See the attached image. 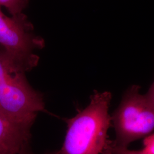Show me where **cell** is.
Here are the masks:
<instances>
[{
  "instance_id": "5b68a950",
  "label": "cell",
  "mask_w": 154,
  "mask_h": 154,
  "mask_svg": "<svg viewBox=\"0 0 154 154\" xmlns=\"http://www.w3.org/2000/svg\"><path fill=\"white\" fill-rule=\"evenodd\" d=\"M31 127L0 116V154H19L29 149Z\"/></svg>"
},
{
  "instance_id": "52a82bcc",
  "label": "cell",
  "mask_w": 154,
  "mask_h": 154,
  "mask_svg": "<svg viewBox=\"0 0 154 154\" xmlns=\"http://www.w3.org/2000/svg\"><path fill=\"white\" fill-rule=\"evenodd\" d=\"M102 154H151L145 151L142 150H131L128 148L115 147L107 144Z\"/></svg>"
},
{
  "instance_id": "3957f363",
  "label": "cell",
  "mask_w": 154,
  "mask_h": 154,
  "mask_svg": "<svg viewBox=\"0 0 154 154\" xmlns=\"http://www.w3.org/2000/svg\"><path fill=\"white\" fill-rule=\"evenodd\" d=\"M111 125L116 138L108 144L115 147L128 148L130 143L146 138L154 130V105L140 87L134 85L124 93L112 116Z\"/></svg>"
},
{
  "instance_id": "8992f818",
  "label": "cell",
  "mask_w": 154,
  "mask_h": 154,
  "mask_svg": "<svg viewBox=\"0 0 154 154\" xmlns=\"http://www.w3.org/2000/svg\"><path fill=\"white\" fill-rule=\"evenodd\" d=\"M29 0H0V6L4 7L11 14L16 16L22 13L27 7Z\"/></svg>"
},
{
  "instance_id": "8fae6325",
  "label": "cell",
  "mask_w": 154,
  "mask_h": 154,
  "mask_svg": "<svg viewBox=\"0 0 154 154\" xmlns=\"http://www.w3.org/2000/svg\"><path fill=\"white\" fill-rule=\"evenodd\" d=\"M0 49H1V47H0Z\"/></svg>"
},
{
  "instance_id": "277c9868",
  "label": "cell",
  "mask_w": 154,
  "mask_h": 154,
  "mask_svg": "<svg viewBox=\"0 0 154 154\" xmlns=\"http://www.w3.org/2000/svg\"><path fill=\"white\" fill-rule=\"evenodd\" d=\"M44 46V39L34 33L33 25L25 14L7 16L0 6V47L2 49L30 71L39 62V57L34 51L42 49Z\"/></svg>"
},
{
  "instance_id": "ba28073f",
  "label": "cell",
  "mask_w": 154,
  "mask_h": 154,
  "mask_svg": "<svg viewBox=\"0 0 154 154\" xmlns=\"http://www.w3.org/2000/svg\"><path fill=\"white\" fill-rule=\"evenodd\" d=\"M143 149L151 154H154V132L146 137L143 140Z\"/></svg>"
},
{
  "instance_id": "30bf717a",
  "label": "cell",
  "mask_w": 154,
  "mask_h": 154,
  "mask_svg": "<svg viewBox=\"0 0 154 154\" xmlns=\"http://www.w3.org/2000/svg\"><path fill=\"white\" fill-rule=\"evenodd\" d=\"M19 154H33L32 153H31L29 151V149H25L24 151H22L21 153H20ZM59 154V151H54V152H50V153H48V154Z\"/></svg>"
},
{
  "instance_id": "9c48e42d",
  "label": "cell",
  "mask_w": 154,
  "mask_h": 154,
  "mask_svg": "<svg viewBox=\"0 0 154 154\" xmlns=\"http://www.w3.org/2000/svg\"><path fill=\"white\" fill-rule=\"evenodd\" d=\"M146 94L149 97V98L152 102L153 105H154V81L151 84V86L149 87L148 91L147 92Z\"/></svg>"
},
{
  "instance_id": "7a4b0ae2",
  "label": "cell",
  "mask_w": 154,
  "mask_h": 154,
  "mask_svg": "<svg viewBox=\"0 0 154 154\" xmlns=\"http://www.w3.org/2000/svg\"><path fill=\"white\" fill-rule=\"evenodd\" d=\"M111 99L109 91H95L87 107L65 119L66 135L59 154H102L109 140Z\"/></svg>"
},
{
  "instance_id": "6da1fadb",
  "label": "cell",
  "mask_w": 154,
  "mask_h": 154,
  "mask_svg": "<svg viewBox=\"0 0 154 154\" xmlns=\"http://www.w3.org/2000/svg\"><path fill=\"white\" fill-rule=\"evenodd\" d=\"M28 68L0 49V116L14 123L32 126L45 110L43 95L28 82Z\"/></svg>"
}]
</instances>
